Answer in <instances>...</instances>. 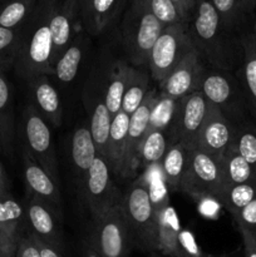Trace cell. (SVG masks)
Wrapping results in <instances>:
<instances>
[{
    "label": "cell",
    "mask_w": 256,
    "mask_h": 257,
    "mask_svg": "<svg viewBox=\"0 0 256 257\" xmlns=\"http://www.w3.org/2000/svg\"><path fill=\"white\" fill-rule=\"evenodd\" d=\"M190 155L191 148L181 142H175L170 146L161 162L163 180L173 190L181 191V185L187 170Z\"/></svg>",
    "instance_id": "obj_25"
},
{
    "label": "cell",
    "mask_w": 256,
    "mask_h": 257,
    "mask_svg": "<svg viewBox=\"0 0 256 257\" xmlns=\"http://www.w3.org/2000/svg\"><path fill=\"white\" fill-rule=\"evenodd\" d=\"M153 205L157 213V251L163 256L185 257L183 233L168 197L163 196L158 202L153 201Z\"/></svg>",
    "instance_id": "obj_16"
},
{
    "label": "cell",
    "mask_w": 256,
    "mask_h": 257,
    "mask_svg": "<svg viewBox=\"0 0 256 257\" xmlns=\"http://www.w3.org/2000/svg\"><path fill=\"white\" fill-rule=\"evenodd\" d=\"M172 143H170L167 131L162 128H148L141 151V165L145 167L161 165Z\"/></svg>",
    "instance_id": "obj_31"
},
{
    "label": "cell",
    "mask_w": 256,
    "mask_h": 257,
    "mask_svg": "<svg viewBox=\"0 0 256 257\" xmlns=\"http://www.w3.org/2000/svg\"><path fill=\"white\" fill-rule=\"evenodd\" d=\"M148 92H150L148 90V75L142 70L135 68V72H133L130 84L125 89L124 97H123L120 110H123L128 115L135 113L136 109L146 99Z\"/></svg>",
    "instance_id": "obj_36"
},
{
    "label": "cell",
    "mask_w": 256,
    "mask_h": 257,
    "mask_svg": "<svg viewBox=\"0 0 256 257\" xmlns=\"http://www.w3.org/2000/svg\"><path fill=\"white\" fill-rule=\"evenodd\" d=\"M211 103L201 92H195L178 100L173 119V136L176 142L195 148L198 133L205 123Z\"/></svg>",
    "instance_id": "obj_12"
},
{
    "label": "cell",
    "mask_w": 256,
    "mask_h": 257,
    "mask_svg": "<svg viewBox=\"0 0 256 257\" xmlns=\"http://www.w3.org/2000/svg\"><path fill=\"white\" fill-rule=\"evenodd\" d=\"M57 0H39L29 19L20 27V42L14 69L30 82L39 75L54 74L52 59L50 17Z\"/></svg>",
    "instance_id": "obj_2"
},
{
    "label": "cell",
    "mask_w": 256,
    "mask_h": 257,
    "mask_svg": "<svg viewBox=\"0 0 256 257\" xmlns=\"http://www.w3.org/2000/svg\"><path fill=\"white\" fill-rule=\"evenodd\" d=\"M128 125H130V115L125 114L123 110H119L112 117L107 146V162L109 163L112 172L115 175H119L125 142H127Z\"/></svg>",
    "instance_id": "obj_27"
},
{
    "label": "cell",
    "mask_w": 256,
    "mask_h": 257,
    "mask_svg": "<svg viewBox=\"0 0 256 257\" xmlns=\"http://www.w3.org/2000/svg\"><path fill=\"white\" fill-rule=\"evenodd\" d=\"M237 228L245 230L256 241V200L233 216Z\"/></svg>",
    "instance_id": "obj_39"
},
{
    "label": "cell",
    "mask_w": 256,
    "mask_h": 257,
    "mask_svg": "<svg viewBox=\"0 0 256 257\" xmlns=\"http://www.w3.org/2000/svg\"><path fill=\"white\" fill-rule=\"evenodd\" d=\"M49 28L52 35L50 64L54 70L59 58L83 29L77 0H57L50 17Z\"/></svg>",
    "instance_id": "obj_13"
},
{
    "label": "cell",
    "mask_w": 256,
    "mask_h": 257,
    "mask_svg": "<svg viewBox=\"0 0 256 257\" xmlns=\"http://www.w3.org/2000/svg\"><path fill=\"white\" fill-rule=\"evenodd\" d=\"M18 242L12 240L0 226V257H15Z\"/></svg>",
    "instance_id": "obj_41"
},
{
    "label": "cell",
    "mask_w": 256,
    "mask_h": 257,
    "mask_svg": "<svg viewBox=\"0 0 256 257\" xmlns=\"http://www.w3.org/2000/svg\"><path fill=\"white\" fill-rule=\"evenodd\" d=\"M196 48L188 23L165 27L148 57L147 64L153 79L158 83L162 82L182 62L183 58Z\"/></svg>",
    "instance_id": "obj_6"
},
{
    "label": "cell",
    "mask_w": 256,
    "mask_h": 257,
    "mask_svg": "<svg viewBox=\"0 0 256 257\" xmlns=\"http://www.w3.org/2000/svg\"><path fill=\"white\" fill-rule=\"evenodd\" d=\"M165 257H171V256H165Z\"/></svg>",
    "instance_id": "obj_51"
},
{
    "label": "cell",
    "mask_w": 256,
    "mask_h": 257,
    "mask_svg": "<svg viewBox=\"0 0 256 257\" xmlns=\"http://www.w3.org/2000/svg\"><path fill=\"white\" fill-rule=\"evenodd\" d=\"M3 152V146H2V140H0V153Z\"/></svg>",
    "instance_id": "obj_49"
},
{
    "label": "cell",
    "mask_w": 256,
    "mask_h": 257,
    "mask_svg": "<svg viewBox=\"0 0 256 257\" xmlns=\"http://www.w3.org/2000/svg\"><path fill=\"white\" fill-rule=\"evenodd\" d=\"M25 213L32 227L30 232L52 247L59 251L62 250V232L58 225V220H60V217L58 213L48 203L34 196H30Z\"/></svg>",
    "instance_id": "obj_19"
},
{
    "label": "cell",
    "mask_w": 256,
    "mask_h": 257,
    "mask_svg": "<svg viewBox=\"0 0 256 257\" xmlns=\"http://www.w3.org/2000/svg\"><path fill=\"white\" fill-rule=\"evenodd\" d=\"M235 133L236 123L228 119L217 107L211 104L195 147L213 157L220 158L233 142Z\"/></svg>",
    "instance_id": "obj_15"
},
{
    "label": "cell",
    "mask_w": 256,
    "mask_h": 257,
    "mask_svg": "<svg viewBox=\"0 0 256 257\" xmlns=\"http://www.w3.org/2000/svg\"><path fill=\"white\" fill-rule=\"evenodd\" d=\"M122 206L136 246L147 251H157V213L152 191L142 178L136 181L123 195Z\"/></svg>",
    "instance_id": "obj_4"
},
{
    "label": "cell",
    "mask_w": 256,
    "mask_h": 257,
    "mask_svg": "<svg viewBox=\"0 0 256 257\" xmlns=\"http://www.w3.org/2000/svg\"><path fill=\"white\" fill-rule=\"evenodd\" d=\"M23 173L30 196L48 203L62 218V196L58 182L25 150L23 152Z\"/></svg>",
    "instance_id": "obj_17"
},
{
    "label": "cell",
    "mask_w": 256,
    "mask_h": 257,
    "mask_svg": "<svg viewBox=\"0 0 256 257\" xmlns=\"http://www.w3.org/2000/svg\"><path fill=\"white\" fill-rule=\"evenodd\" d=\"M93 218L92 235L88 245L100 257L130 255L136 243L122 202Z\"/></svg>",
    "instance_id": "obj_5"
},
{
    "label": "cell",
    "mask_w": 256,
    "mask_h": 257,
    "mask_svg": "<svg viewBox=\"0 0 256 257\" xmlns=\"http://www.w3.org/2000/svg\"><path fill=\"white\" fill-rule=\"evenodd\" d=\"M77 2H78V5H79V4H82L83 2H85V0H77Z\"/></svg>",
    "instance_id": "obj_50"
},
{
    "label": "cell",
    "mask_w": 256,
    "mask_h": 257,
    "mask_svg": "<svg viewBox=\"0 0 256 257\" xmlns=\"http://www.w3.org/2000/svg\"><path fill=\"white\" fill-rule=\"evenodd\" d=\"M70 155H72L73 167L80 177V183L83 185L87 172L98 156L97 148L87 125H80L75 128L72 137Z\"/></svg>",
    "instance_id": "obj_22"
},
{
    "label": "cell",
    "mask_w": 256,
    "mask_h": 257,
    "mask_svg": "<svg viewBox=\"0 0 256 257\" xmlns=\"http://www.w3.org/2000/svg\"><path fill=\"white\" fill-rule=\"evenodd\" d=\"M148 4H150V8L155 17L165 27L177 24V23H183L172 0H148Z\"/></svg>",
    "instance_id": "obj_38"
},
{
    "label": "cell",
    "mask_w": 256,
    "mask_h": 257,
    "mask_svg": "<svg viewBox=\"0 0 256 257\" xmlns=\"http://www.w3.org/2000/svg\"><path fill=\"white\" fill-rule=\"evenodd\" d=\"M173 4L177 8L183 23H188L195 8V0H172Z\"/></svg>",
    "instance_id": "obj_42"
},
{
    "label": "cell",
    "mask_w": 256,
    "mask_h": 257,
    "mask_svg": "<svg viewBox=\"0 0 256 257\" xmlns=\"http://www.w3.org/2000/svg\"><path fill=\"white\" fill-rule=\"evenodd\" d=\"M251 30H252L253 38H255V40H256V14H255V17H253V20H252V27H251Z\"/></svg>",
    "instance_id": "obj_48"
},
{
    "label": "cell",
    "mask_w": 256,
    "mask_h": 257,
    "mask_svg": "<svg viewBox=\"0 0 256 257\" xmlns=\"http://www.w3.org/2000/svg\"><path fill=\"white\" fill-rule=\"evenodd\" d=\"M165 25L155 17L148 0H132L119 24L120 43L128 59L136 65L148 63V57Z\"/></svg>",
    "instance_id": "obj_3"
},
{
    "label": "cell",
    "mask_w": 256,
    "mask_h": 257,
    "mask_svg": "<svg viewBox=\"0 0 256 257\" xmlns=\"http://www.w3.org/2000/svg\"><path fill=\"white\" fill-rule=\"evenodd\" d=\"M110 123H112V115L105 104L104 95L103 98L95 97L93 107L90 109V120L88 128L90 131L98 155L104 157L105 160H107V146Z\"/></svg>",
    "instance_id": "obj_28"
},
{
    "label": "cell",
    "mask_w": 256,
    "mask_h": 257,
    "mask_svg": "<svg viewBox=\"0 0 256 257\" xmlns=\"http://www.w3.org/2000/svg\"><path fill=\"white\" fill-rule=\"evenodd\" d=\"M87 205L93 217L107 212L122 202L112 180V168L104 157L98 155L82 185Z\"/></svg>",
    "instance_id": "obj_10"
},
{
    "label": "cell",
    "mask_w": 256,
    "mask_h": 257,
    "mask_svg": "<svg viewBox=\"0 0 256 257\" xmlns=\"http://www.w3.org/2000/svg\"><path fill=\"white\" fill-rule=\"evenodd\" d=\"M23 132L27 143L25 151L28 155L58 182L59 171L53 145L52 131L47 120L33 103L28 104L23 112Z\"/></svg>",
    "instance_id": "obj_9"
},
{
    "label": "cell",
    "mask_w": 256,
    "mask_h": 257,
    "mask_svg": "<svg viewBox=\"0 0 256 257\" xmlns=\"http://www.w3.org/2000/svg\"><path fill=\"white\" fill-rule=\"evenodd\" d=\"M198 92L202 93L208 102L217 107L233 123L247 119L248 110L238 79L230 72L220 69H207L201 79Z\"/></svg>",
    "instance_id": "obj_7"
},
{
    "label": "cell",
    "mask_w": 256,
    "mask_h": 257,
    "mask_svg": "<svg viewBox=\"0 0 256 257\" xmlns=\"http://www.w3.org/2000/svg\"><path fill=\"white\" fill-rule=\"evenodd\" d=\"M238 231L243 241V257H256V241L245 230L238 228Z\"/></svg>",
    "instance_id": "obj_44"
},
{
    "label": "cell",
    "mask_w": 256,
    "mask_h": 257,
    "mask_svg": "<svg viewBox=\"0 0 256 257\" xmlns=\"http://www.w3.org/2000/svg\"><path fill=\"white\" fill-rule=\"evenodd\" d=\"M15 257H42L30 232L20 236Z\"/></svg>",
    "instance_id": "obj_40"
},
{
    "label": "cell",
    "mask_w": 256,
    "mask_h": 257,
    "mask_svg": "<svg viewBox=\"0 0 256 257\" xmlns=\"http://www.w3.org/2000/svg\"><path fill=\"white\" fill-rule=\"evenodd\" d=\"M28 83L32 93L33 104L37 107L48 124L55 128L60 127L63 120L62 100L48 75H39Z\"/></svg>",
    "instance_id": "obj_20"
},
{
    "label": "cell",
    "mask_w": 256,
    "mask_h": 257,
    "mask_svg": "<svg viewBox=\"0 0 256 257\" xmlns=\"http://www.w3.org/2000/svg\"><path fill=\"white\" fill-rule=\"evenodd\" d=\"M30 235H32L33 240H34L35 245H37L38 250H39L40 256L42 257H63L62 252H60L59 250H57V248L52 247L50 245L45 243L44 241H42L39 237H37L34 233L30 232Z\"/></svg>",
    "instance_id": "obj_43"
},
{
    "label": "cell",
    "mask_w": 256,
    "mask_h": 257,
    "mask_svg": "<svg viewBox=\"0 0 256 257\" xmlns=\"http://www.w3.org/2000/svg\"><path fill=\"white\" fill-rule=\"evenodd\" d=\"M205 69L198 48L191 50L182 62L160 83L161 93L171 99L180 100L186 95L198 92Z\"/></svg>",
    "instance_id": "obj_14"
},
{
    "label": "cell",
    "mask_w": 256,
    "mask_h": 257,
    "mask_svg": "<svg viewBox=\"0 0 256 257\" xmlns=\"http://www.w3.org/2000/svg\"><path fill=\"white\" fill-rule=\"evenodd\" d=\"M220 162L226 186L256 183L255 170L243 160L233 143H231L230 147L221 155Z\"/></svg>",
    "instance_id": "obj_26"
},
{
    "label": "cell",
    "mask_w": 256,
    "mask_h": 257,
    "mask_svg": "<svg viewBox=\"0 0 256 257\" xmlns=\"http://www.w3.org/2000/svg\"><path fill=\"white\" fill-rule=\"evenodd\" d=\"M39 0H0V27L18 29L22 27Z\"/></svg>",
    "instance_id": "obj_32"
},
{
    "label": "cell",
    "mask_w": 256,
    "mask_h": 257,
    "mask_svg": "<svg viewBox=\"0 0 256 257\" xmlns=\"http://www.w3.org/2000/svg\"><path fill=\"white\" fill-rule=\"evenodd\" d=\"M210 2L217 12L223 28L228 33L241 35L245 32L242 27L248 18L243 14L238 0H210Z\"/></svg>",
    "instance_id": "obj_34"
},
{
    "label": "cell",
    "mask_w": 256,
    "mask_h": 257,
    "mask_svg": "<svg viewBox=\"0 0 256 257\" xmlns=\"http://www.w3.org/2000/svg\"><path fill=\"white\" fill-rule=\"evenodd\" d=\"M225 187L220 158L196 147L192 148L181 191L193 197H208L218 201Z\"/></svg>",
    "instance_id": "obj_8"
},
{
    "label": "cell",
    "mask_w": 256,
    "mask_h": 257,
    "mask_svg": "<svg viewBox=\"0 0 256 257\" xmlns=\"http://www.w3.org/2000/svg\"><path fill=\"white\" fill-rule=\"evenodd\" d=\"M132 0H85L79 4L82 28L92 35L107 32Z\"/></svg>",
    "instance_id": "obj_18"
},
{
    "label": "cell",
    "mask_w": 256,
    "mask_h": 257,
    "mask_svg": "<svg viewBox=\"0 0 256 257\" xmlns=\"http://www.w3.org/2000/svg\"><path fill=\"white\" fill-rule=\"evenodd\" d=\"M243 55L237 79L242 89L246 104L253 119H256V40L252 30H245L240 35Z\"/></svg>",
    "instance_id": "obj_21"
},
{
    "label": "cell",
    "mask_w": 256,
    "mask_h": 257,
    "mask_svg": "<svg viewBox=\"0 0 256 257\" xmlns=\"http://www.w3.org/2000/svg\"><path fill=\"white\" fill-rule=\"evenodd\" d=\"M14 138V110H13L12 88L5 77V72L0 70V140L3 152L12 151Z\"/></svg>",
    "instance_id": "obj_29"
},
{
    "label": "cell",
    "mask_w": 256,
    "mask_h": 257,
    "mask_svg": "<svg viewBox=\"0 0 256 257\" xmlns=\"http://www.w3.org/2000/svg\"><path fill=\"white\" fill-rule=\"evenodd\" d=\"M87 45V35L83 30H80L54 67V75L60 83L69 84L77 77Z\"/></svg>",
    "instance_id": "obj_24"
},
{
    "label": "cell",
    "mask_w": 256,
    "mask_h": 257,
    "mask_svg": "<svg viewBox=\"0 0 256 257\" xmlns=\"http://www.w3.org/2000/svg\"><path fill=\"white\" fill-rule=\"evenodd\" d=\"M8 191V177L7 173H5L4 167L0 163V193L2 192H7Z\"/></svg>",
    "instance_id": "obj_46"
},
{
    "label": "cell",
    "mask_w": 256,
    "mask_h": 257,
    "mask_svg": "<svg viewBox=\"0 0 256 257\" xmlns=\"http://www.w3.org/2000/svg\"><path fill=\"white\" fill-rule=\"evenodd\" d=\"M24 220V208L10 195L9 191L0 193V226L12 240L18 242L22 236L20 226Z\"/></svg>",
    "instance_id": "obj_30"
},
{
    "label": "cell",
    "mask_w": 256,
    "mask_h": 257,
    "mask_svg": "<svg viewBox=\"0 0 256 257\" xmlns=\"http://www.w3.org/2000/svg\"><path fill=\"white\" fill-rule=\"evenodd\" d=\"M232 143L256 172V119H245L237 123Z\"/></svg>",
    "instance_id": "obj_35"
},
{
    "label": "cell",
    "mask_w": 256,
    "mask_h": 257,
    "mask_svg": "<svg viewBox=\"0 0 256 257\" xmlns=\"http://www.w3.org/2000/svg\"><path fill=\"white\" fill-rule=\"evenodd\" d=\"M158 95L156 90H150L143 100L142 104L130 115L127 142H125L124 153H123L122 165H120L119 176L128 178L133 177L137 173L141 166V151L143 142L150 128L151 117L155 107L158 103Z\"/></svg>",
    "instance_id": "obj_11"
},
{
    "label": "cell",
    "mask_w": 256,
    "mask_h": 257,
    "mask_svg": "<svg viewBox=\"0 0 256 257\" xmlns=\"http://www.w3.org/2000/svg\"><path fill=\"white\" fill-rule=\"evenodd\" d=\"M188 27L201 55L213 69L228 72L241 64L243 50L240 35L236 37L223 28L210 0H195Z\"/></svg>",
    "instance_id": "obj_1"
},
{
    "label": "cell",
    "mask_w": 256,
    "mask_h": 257,
    "mask_svg": "<svg viewBox=\"0 0 256 257\" xmlns=\"http://www.w3.org/2000/svg\"><path fill=\"white\" fill-rule=\"evenodd\" d=\"M256 200V183L226 186L218 202L232 215H237L241 210Z\"/></svg>",
    "instance_id": "obj_33"
},
{
    "label": "cell",
    "mask_w": 256,
    "mask_h": 257,
    "mask_svg": "<svg viewBox=\"0 0 256 257\" xmlns=\"http://www.w3.org/2000/svg\"><path fill=\"white\" fill-rule=\"evenodd\" d=\"M240 3V7L242 9L243 14L248 18V19H252L256 14V0H238Z\"/></svg>",
    "instance_id": "obj_45"
},
{
    "label": "cell",
    "mask_w": 256,
    "mask_h": 257,
    "mask_svg": "<svg viewBox=\"0 0 256 257\" xmlns=\"http://www.w3.org/2000/svg\"><path fill=\"white\" fill-rule=\"evenodd\" d=\"M80 257H100V256L98 255V253L95 252V251L93 250L89 245H85L84 248H83V251H82V256Z\"/></svg>",
    "instance_id": "obj_47"
},
{
    "label": "cell",
    "mask_w": 256,
    "mask_h": 257,
    "mask_svg": "<svg viewBox=\"0 0 256 257\" xmlns=\"http://www.w3.org/2000/svg\"><path fill=\"white\" fill-rule=\"evenodd\" d=\"M135 68L131 67L125 60H117L113 63L108 83L104 89V100L110 115L117 114L122 108V100L124 97L130 80L132 78Z\"/></svg>",
    "instance_id": "obj_23"
},
{
    "label": "cell",
    "mask_w": 256,
    "mask_h": 257,
    "mask_svg": "<svg viewBox=\"0 0 256 257\" xmlns=\"http://www.w3.org/2000/svg\"><path fill=\"white\" fill-rule=\"evenodd\" d=\"M20 42V28L8 29L0 27V70L14 68Z\"/></svg>",
    "instance_id": "obj_37"
}]
</instances>
